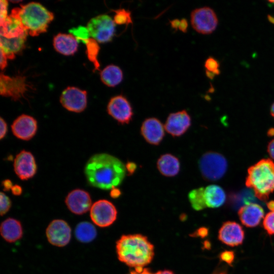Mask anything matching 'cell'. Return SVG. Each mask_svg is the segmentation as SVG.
<instances>
[{"mask_svg":"<svg viewBox=\"0 0 274 274\" xmlns=\"http://www.w3.org/2000/svg\"><path fill=\"white\" fill-rule=\"evenodd\" d=\"M14 168L17 176L22 180L33 177L37 173V165L32 154L25 150L20 152L14 159Z\"/></svg>","mask_w":274,"mask_h":274,"instance_id":"13","label":"cell"},{"mask_svg":"<svg viewBox=\"0 0 274 274\" xmlns=\"http://www.w3.org/2000/svg\"><path fill=\"white\" fill-rule=\"evenodd\" d=\"M20 6L13 9L10 14L20 20L23 28L30 36L36 37L46 32L49 24L54 17L52 12L38 2L20 4Z\"/></svg>","mask_w":274,"mask_h":274,"instance_id":"3","label":"cell"},{"mask_svg":"<svg viewBox=\"0 0 274 274\" xmlns=\"http://www.w3.org/2000/svg\"><path fill=\"white\" fill-rule=\"evenodd\" d=\"M267 152L271 158L274 160V139L269 143L267 147Z\"/></svg>","mask_w":274,"mask_h":274,"instance_id":"42","label":"cell"},{"mask_svg":"<svg viewBox=\"0 0 274 274\" xmlns=\"http://www.w3.org/2000/svg\"><path fill=\"white\" fill-rule=\"evenodd\" d=\"M8 6V2L7 1L1 0L0 24L4 22L8 16L7 12Z\"/></svg>","mask_w":274,"mask_h":274,"instance_id":"36","label":"cell"},{"mask_svg":"<svg viewBox=\"0 0 274 274\" xmlns=\"http://www.w3.org/2000/svg\"><path fill=\"white\" fill-rule=\"evenodd\" d=\"M219 62L213 57H209L204 63L206 71L214 73L215 75L220 74Z\"/></svg>","mask_w":274,"mask_h":274,"instance_id":"34","label":"cell"},{"mask_svg":"<svg viewBox=\"0 0 274 274\" xmlns=\"http://www.w3.org/2000/svg\"><path fill=\"white\" fill-rule=\"evenodd\" d=\"M246 185L258 199L267 200L274 191V162L263 159L250 167Z\"/></svg>","mask_w":274,"mask_h":274,"instance_id":"4","label":"cell"},{"mask_svg":"<svg viewBox=\"0 0 274 274\" xmlns=\"http://www.w3.org/2000/svg\"><path fill=\"white\" fill-rule=\"evenodd\" d=\"M1 125V132H0V139H4L7 134L8 131V127L6 122L2 117H1L0 120Z\"/></svg>","mask_w":274,"mask_h":274,"instance_id":"37","label":"cell"},{"mask_svg":"<svg viewBox=\"0 0 274 274\" xmlns=\"http://www.w3.org/2000/svg\"><path fill=\"white\" fill-rule=\"evenodd\" d=\"M121 193L120 190L116 187L111 189L110 195L112 198H116L119 197Z\"/></svg>","mask_w":274,"mask_h":274,"instance_id":"45","label":"cell"},{"mask_svg":"<svg viewBox=\"0 0 274 274\" xmlns=\"http://www.w3.org/2000/svg\"><path fill=\"white\" fill-rule=\"evenodd\" d=\"M0 232L5 241L12 243L22 238L23 228L19 220L13 218H8L2 222Z\"/></svg>","mask_w":274,"mask_h":274,"instance_id":"21","label":"cell"},{"mask_svg":"<svg viewBox=\"0 0 274 274\" xmlns=\"http://www.w3.org/2000/svg\"><path fill=\"white\" fill-rule=\"evenodd\" d=\"M84 173L90 185L110 190L121 184L126 170L125 165L118 158L107 153H99L89 159Z\"/></svg>","mask_w":274,"mask_h":274,"instance_id":"1","label":"cell"},{"mask_svg":"<svg viewBox=\"0 0 274 274\" xmlns=\"http://www.w3.org/2000/svg\"><path fill=\"white\" fill-rule=\"evenodd\" d=\"M12 206L10 198L4 192H1L0 194V213L2 216L9 212Z\"/></svg>","mask_w":274,"mask_h":274,"instance_id":"33","label":"cell"},{"mask_svg":"<svg viewBox=\"0 0 274 274\" xmlns=\"http://www.w3.org/2000/svg\"><path fill=\"white\" fill-rule=\"evenodd\" d=\"M188 199L191 207L196 211H200L207 208L204 197V187L191 190L188 194Z\"/></svg>","mask_w":274,"mask_h":274,"instance_id":"28","label":"cell"},{"mask_svg":"<svg viewBox=\"0 0 274 274\" xmlns=\"http://www.w3.org/2000/svg\"><path fill=\"white\" fill-rule=\"evenodd\" d=\"M198 166L204 179L215 181L223 177L227 171L228 164L223 155L217 152L209 151L200 157Z\"/></svg>","mask_w":274,"mask_h":274,"instance_id":"5","label":"cell"},{"mask_svg":"<svg viewBox=\"0 0 274 274\" xmlns=\"http://www.w3.org/2000/svg\"><path fill=\"white\" fill-rule=\"evenodd\" d=\"M191 119L186 110L170 113L164 124L165 130L173 137L183 135L190 128Z\"/></svg>","mask_w":274,"mask_h":274,"instance_id":"14","label":"cell"},{"mask_svg":"<svg viewBox=\"0 0 274 274\" xmlns=\"http://www.w3.org/2000/svg\"><path fill=\"white\" fill-rule=\"evenodd\" d=\"M101 82L109 87H115L120 84L123 78L121 69L114 64L105 67L100 73Z\"/></svg>","mask_w":274,"mask_h":274,"instance_id":"26","label":"cell"},{"mask_svg":"<svg viewBox=\"0 0 274 274\" xmlns=\"http://www.w3.org/2000/svg\"><path fill=\"white\" fill-rule=\"evenodd\" d=\"M78 41L71 33H58L53 38V45L55 50L64 55L74 54L78 48Z\"/></svg>","mask_w":274,"mask_h":274,"instance_id":"20","label":"cell"},{"mask_svg":"<svg viewBox=\"0 0 274 274\" xmlns=\"http://www.w3.org/2000/svg\"><path fill=\"white\" fill-rule=\"evenodd\" d=\"M204 197L207 208H216L222 206L226 198L223 189L215 184L204 188Z\"/></svg>","mask_w":274,"mask_h":274,"instance_id":"24","label":"cell"},{"mask_svg":"<svg viewBox=\"0 0 274 274\" xmlns=\"http://www.w3.org/2000/svg\"><path fill=\"white\" fill-rule=\"evenodd\" d=\"M129 274H153L149 269L145 268L141 272H138L135 270L131 271Z\"/></svg>","mask_w":274,"mask_h":274,"instance_id":"47","label":"cell"},{"mask_svg":"<svg viewBox=\"0 0 274 274\" xmlns=\"http://www.w3.org/2000/svg\"><path fill=\"white\" fill-rule=\"evenodd\" d=\"M188 22L185 18H182L180 20V23L179 29L183 32H186L188 28Z\"/></svg>","mask_w":274,"mask_h":274,"instance_id":"41","label":"cell"},{"mask_svg":"<svg viewBox=\"0 0 274 274\" xmlns=\"http://www.w3.org/2000/svg\"><path fill=\"white\" fill-rule=\"evenodd\" d=\"M46 235L48 241L51 245L63 247L70 242L72 229L68 224L62 219L52 220L46 229Z\"/></svg>","mask_w":274,"mask_h":274,"instance_id":"10","label":"cell"},{"mask_svg":"<svg viewBox=\"0 0 274 274\" xmlns=\"http://www.w3.org/2000/svg\"><path fill=\"white\" fill-rule=\"evenodd\" d=\"M190 21L193 29L203 35L212 33L216 29L218 23L215 12L208 7L193 10L191 13Z\"/></svg>","mask_w":274,"mask_h":274,"instance_id":"7","label":"cell"},{"mask_svg":"<svg viewBox=\"0 0 274 274\" xmlns=\"http://www.w3.org/2000/svg\"><path fill=\"white\" fill-rule=\"evenodd\" d=\"M213 274H228V272L225 269H219L214 272Z\"/></svg>","mask_w":274,"mask_h":274,"instance_id":"50","label":"cell"},{"mask_svg":"<svg viewBox=\"0 0 274 274\" xmlns=\"http://www.w3.org/2000/svg\"><path fill=\"white\" fill-rule=\"evenodd\" d=\"M114 11L115 12V15L113 20L115 24L128 25L132 23L131 12L129 11L124 9H119Z\"/></svg>","mask_w":274,"mask_h":274,"instance_id":"30","label":"cell"},{"mask_svg":"<svg viewBox=\"0 0 274 274\" xmlns=\"http://www.w3.org/2000/svg\"><path fill=\"white\" fill-rule=\"evenodd\" d=\"M209 230L207 228L201 227L198 228L195 232H194L192 236H199L202 238L207 236L208 234Z\"/></svg>","mask_w":274,"mask_h":274,"instance_id":"38","label":"cell"},{"mask_svg":"<svg viewBox=\"0 0 274 274\" xmlns=\"http://www.w3.org/2000/svg\"><path fill=\"white\" fill-rule=\"evenodd\" d=\"M263 226L268 234L274 235V211H270L265 215Z\"/></svg>","mask_w":274,"mask_h":274,"instance_id":"32","label":"cell"},{"mask_svg":"<svg viewBox=\"0 0 274 274\" xmlns=\"http://www.w3.org/2000/svg\"><path fill=\"white\" fill-rule=\"evenodd\" d=\"M90 216L93 223L96 226L106 227L112 225L116 220L117 210L110 201L100 199L92 205Z\"/></svg>","mask_w":274,"mask_h":274,"instance_id":"8","label":"cell"},{"mask_svg":"<svg viewBox=\"0 0 274 274\" xmlns=\"http://www.w3.org/2000/svg\"><path fill=\"white\" fill-rule=\"evenodd\" d=\"M234 253L232 251H224L220 253L219 258L220 260L231 265L234 259Z\"/></svg>","mask_w":274,"mask_h":274,"instance_id":"35","label":"cell"},{"mask_svg":"<svg viewBox=\"0 0 274 274\" xmlns=\"http://www.w3.org/2000/svg\"><path fill=\"white\" fill-rule=\"evenodd\" d=\"M153 274H174V273L169 270H159Z\"/></svg>","mask_w":274,"mask_h":274,"instance_id":"48","label":"cell"},{"mask_svg":"<svg viewBox=\"0 0 274 274\" xmlns=\"http://www.w3.org/2000/svg\"><path fill=\"white\" fill-rule=\"evenodd\" d=\"M65 203L72 213L78 215L87 212L92 205L89 193L80 189L71 191L65 197Z\"/></svg>","mask_w":274,"mask_h":274,"instance_id":"15","label":"cell"},{"mask_svg":"<svg viewBox=\"0 0 274 274\" xmlns=\"http://www.w3.org/2000/svg\"><path fill=\"white\" fill-rule=\"evenodd\" d=\"M60 102L67 110L80 113L87 106V92L76 87L68 86L61 93Z\"/></svg>","mask_w":274,"mask_h":274,"instance_id":"11","label":"cell"},{"mask_svg":"<svg viewBox=\"0 0 274 274\" xmlns=\"http://www.w3.org/2000/svg\"><path fill=\"white\" fill-rule=\"evenodd\" d=\"M1 50V59H0V66L1 69L3 70L7 65V59L8 58L5 53L3 50L0 48Z\"/></svg>","mask_w":274,"mask_h":274,"instance_id":"40","label":"cell"},{"mask_svg":"<svg viewBox=\"0 0 274 274\" xmlns=\"http://www.w3.org/2000/svg\"><path fill=\"white\" fill-rule=\"evenodd\" d=\"M170 25L172 27L175 29L177 30L179 28L180 20L178 19H175L170 21Z\"/></svg>","mask_w":274,"mask_h":274,"instance_id":"46","label":"cell"},{"mask_svg":"<svg viewBox=\"0 0 274 274\" xmlns=\"http://www.w3.org/2000/svg\"><path fill=\"white\" fill-rule=\"evenodd\" d=\"M28 86L25 76L19 75L10 77L1 73L0 93L3 96L19 100L24 97Z\"/></svg>","mask_w":274,"mask_h":274,"instance_id":"9","label":"cell"},{"mask_svg":"<svg viewBox=\"0 0 274 274\" xmlns=\"http://www.w3.org/2000/svg\"><path fill=\"white\" fill-rule=\"evenodd\" d=\"M28 35L26 31L18 37L10 39L0 36V48L5 53L8 58L14 59L15 54L20 53L24 48Z\"/></svg>","mask_w":274,"mask_h":274,"instance_id":"22","label":"cell"},{"mask_svg":"<svg viewBox=\"0 0 274 274\" xmlns=\"http://www.w3.org/2000/svg\"><path fill=\"white\" fill-rule=\"evenodd\" d=\"M268 21L272 24H274V16L268 15L267 16Z\"/></svg>","mask_w":274,"mask_h":274,"instance_id":"52","label":"cell"},{"mask_svg":"<svg viewBox=\"0 0 274 274\" xmlns=\"http://www.w3.org/2000/svg\"><path fill=\"white\" fill-rule=\"evenodd\" d=\"M85 44L86 47V53L88 59L93 63L94 70H99L100 65L97 56L100 47L97 42L90 37L86 41Z\"/></svg>","mask_w":274,"mask_h":274,"instance_id":"29","label":"cell"},{"mask_svg":"<svg viewBox=\"0 0 274 274\" xmlns=\"http://www.w3.org/2000/svg\"><path fill=\"white\" fill-rule=\"evenodd\" d=\"M69 31L76 38L78 42H81L85 44L86 41L90 38L87 28L83 26L73 28L70 29Z\"/></svg>","mask_w":274,"mask_h":274,"instance_id":"31","label":"cell"},{"mask_svg":"<svg viewBox=\"0 0 274 274\" xmlns=\"http://www.w3.org/2000/svg\"><path fill=\"white\" fill-rule=\"evenodd\" d=\"M11 191L13 195L19 196L21 194L22 192V189L20 186L18 185H15L12 187Z\"/></svg>","mask_w":274,"mask_h":274,"instance_id":"44","label":"cell"},{"mask_svg":"<svg viewBox=\"0 0 274 274\" xmlns=\"http://www.w3.org/2000/svg\"><path fill=\"white\" fill-rule=\"evenodd\" d=\"M270 114L271 116L274 117V102L272 104L270 108Z\"/></svg>","mask_w":274,"mask_h":274,"instance_id":"53","label":"cell"},{"mask_svg":"<svg viewBox=\"0 0 274 274\" xmlns=\"http://www.w3.org/2000/svg\"><path fill=\"white\" fill-rule=\"evenodd\" d=\"M136 165L133 162H127L125 165V168L126 173L127 172L128 175L133 174L136 169Z\"/></svg>","mask_w":274,"mask_h":274,"instance_id":"39","label":"cell"},{"mask_svg":"<svg viewBox=\"0 0 274 274\" xmlns=\"http://www.w3.org/2000/svg\"><path fill=\"white\" fill-rule=\"evenodd\" d=\"M2 184L4 191H9L13 186L12 181L9 179L4 180Z\"/></svg>","mask_w":274,"mask_h":274,"instance_id":"43","label":"cell"},{"mask_svg":"<svg viewBox=\"0 0 274 274\" xmlns=\"http://www.w3.org/2000/svg\"><path fill=\"white\" fill-rule=\"evenodd\" d=\"M267 206L268 208L270 210V211H274V201H270L267 202Z\"/></svg>","mask_w":274,"mask_h":274,"instance_id":"49","label":"cell"},{"mask_svg":"<svg viewBox=\"0 0 274 274\" xmlns=\"http://www.w3.org/2000/svg\"><path fill=\"white\" fill-rule=\"evenodd\" d=\"M75 235L79 242L88 243L95 239L97 235V231L92 223L88 222H82L76 226Z\"/></svg>","mask_w":274,"mask_h":274,"instance_id":"27","label":"cell"},{"mask_svg":"<svg viewBox=\"0 0 274 274\" xmlns=\"http://www.w3.org/2000/svg\"><path fill=\"white\" fill-rule=\"evenodd\" d=\"M26 31L20 20L11 14L8 16L4 23L1 24L0 36L7 38L18 37Z\"/></svg>","mask_w":274,"mask_h":274,"instance_id":"25","label":"cell"},{"mask_svg":"<svg viewBox=\"0 0 274 274\" xmlns=\"http://www.w3.org/2000/svg\"><path fill=\"white\" fill-rule=\"evenodd\" d=\"M12 3H18V2H20L21 1H10Z\"/></svg>","mask_w":274,"mask_h":274,"instance_id":"54","label":"cell"},{"mask_svg":"<svg viewBox=\"0 0 274 274\" xmlns=\"http://www.w3.org/2000/svg\"><path fill=\"white\" fill-rule=\"evenodd\" d=\"M164 125L156 118L146 119L141 127V134L149 144L157 146L163 140L165 132Z\"/></svg>","mask_w":274,"mask_h":274,"instance_id":"16","label":"cell"},{"mask_svg":"<svg viewBox=\"0 0 274 274\" xmlns=\"http://www.w3.org/2000/svg\"><path fill=\"white\" fill-rule=\"evenodd\" d=\"M115 24L109 15L101 14L91 18L86 27L91 38L104 43L112 41L115 32Z\"/></svg>","mask_w":274,"mask_h":274,"instance_id":"6","label":"cell"},{"mask_svg":"<svg viewBox=\"0 0 274 274\" xmlns=\"http://www.w3.org/2000/svg\"><path fill=\"white\" fill-rule=\"evenodd\" d=\"M107 112L121 124H128L133 115L130 102L122 95L115 96L110 99L107 105Z\"/></svg>","mask_w":274,"mask_h":274,"instance_id":"12","label":"cell"},{"mask_svg":"<svg viewBox=\"0 0 274 274\" xmlns=\"http://www.w3.org/2000/svg\"><path fill=\"white\" fill-rule=\"evenodd\" d=\"M245 237L242 227L233 221H227L220 227L218 233L219 239L224 244L237 246L243 243Z\"/></svg>","mask_w":274,"mask_h":274,"instance_id":"18","label":"cell"},{"mask_svg":"<svg viewBox=\"0 0 274 274\" xmlns=\"http://www.w3.org/2000/svg\"><path fill=\"white\" fill-rule=\"evenodd\" d=\"M11 129L13 134L16 138L22 140L28 141L36 134L38 129L37 121L29 115L22 114L13 121Z\"/></svg>","mask_w":274,"mask_h":274,"instance_id":"17","label":"cell"},{"mask_svg":"<svg viewBox=\"0 0 274 274\" xmlns=\"http://www.w3.org/2000/svg\"><path fill=\"white\" fill-rule=\"evenodd\" d=\"M207 76L211 79H213L214 77L216 76L214 73L210 72L208 71H206Z\"/></svg>","mask_w":274,"mask_h":274,"instance_id":"51","label":"cell"},{"mask_svg":"<svg viewBox=\"0 0 274 274\" xmlns=\"http://www.w3.org/2000/svg\"><path fill=\"white\" fill-rule=\"evenodd\" d=\"M238 215L242 223L248 227L257 226L264 217V210L258 204L248 203L238 210Z\"/></svg>","mask_w":274,"mask_h":274,"instance_id":"19","label":"cell"},{"mask_svg":"<svg viewBox=\"0 0 274 274\" xmlns=\"http://www.w3.org/2000/svg\"><path fill=\"white\" fill-rule=\"evenodd\" d=\"M157 167L160 173L167 177L177 176L180 170V162L175 155L166 153L161 155L157 160Z\"/></svg>","mask_w":274,"mask_h":274,"instance_id":"23","label":"cell"},{"mask_svg":"<svg viewBox=\"0 0 274 274\" xmlns=\"http://www.w3.org/2000/svg\"><path fill=\"white\" fill-rule=\"evenodd\" d=\"M116 250L118 259L134 268L148 265L154 256V246L141 234L122 235L116 242Z\"/></svg>","mask_w":274,"mask_h":274,"instance_id":"2","label":"cell"},{"mask_svg":"<svg viewBox=\"0 0 274 274\" xmlns=\"http://www.w3.org/2000/svg\"><path fill=\"white\" fill-rule=\"evenodd\" d=\"M268 2L270 3H272V4H274V1L272 0V1H268Z\"/></svg>","mask_w":274,"mask_h":274,"instance_id":"55","label":"cell"}]
</instances>
